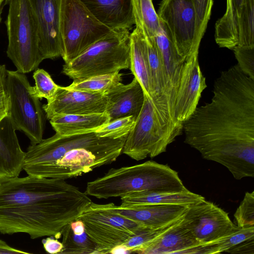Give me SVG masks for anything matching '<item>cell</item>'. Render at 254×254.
<instances>
[{
	"instance_id": "6da1fadb",
	"label": "cell",
	"mask_w": 254,
	"mask_h": 254,
	"mask_svg": "<svg viewBox=\"0 0 254 254\" xmlns=\"http://www.w3.org/2000/svg\"><path fill=\"white\" fill-rule=\"evenodd\" d=\"M209 103L183 123L185 142L236 180L254 177V79L235 65L215 81Z\"/></svg>"
},
{
	"instance_id": "7a4b0ae2",
	"label": "cell",
	"mask_w": 254,
	"mask_h": 254,
	"mask_svg": "<svg viewBox=\"0 0 254 254\" xmlns=\"http://www.w3.org/2000/svg\"><path fill=\"white\" fill-rule=\"evenodd\" d=\"M92 202L64 180L28 175L0 179V232L59 239Z\"/></svg>"
},
{
	"instance_id": "3957f363",
	"label": "cell",
	"mask_w": 254,
	"mask_h": 254,
	"mask_svg": "<svg viewBox=\"0 0 254 254\" xmlns=\"http://www.w3.org/2000/svg\"><path fill=\"white\" fill-rule=\"evenodd\" d=\"M127 135L100 137L94 132L62 136L56 133L30 144L23 166L28 175L62 179L81 176L115 161Z\"/></svg>"
},
{
	"instance_id": "277c9868",
	"label": "cell",
	"mask_w": 254,
	"mask_h": 254,
	"mask_svg": "<svg viewBox=\"0 0 254 254\" xmlns=\"http://www.w3.org/2000/svg\"><path fill=\"white\" fill-rule=\"evenodd\" d=\"M187 190L177 171L167 165L147 161L110 169L103 176L88 182L85 192L97 198L107 199L142 191Z\"/></svg>"
},
{
	"instance_id": "5b68a950",
	"label": "cell",
	"mask_w": 254,
	"mask_h": 254,
	"mask_svg": "<svg viewBox=\"0 0 254 254\" xmlns=\"http://www.w3.org/2000/svg\"><path fill=\"white\" fill-rule=\"evenodd\" d=\"M130 34L114 29L76 58L63 65L62 72L73 81L111 74L130 66Z\"/></svg>"
},
{
	"instance_id": "8992f818",
	"label": "cell",
	"mask_w": 254,
	"mask_h": 254,
	"mask_svg": "<svg viewBox=\"0 0 254 254\" xmlns=\"http://www.w3.org/2000/svg\"><path fill=\"white\" fill-rule=\"evenodd\" d=\"M5 24L8 36L7 57L17 70L26 73L36 69L44 60L39 49V30L29 0H7Z\"/></svg>"
},
{
	"instance_id": "52a82bcc",
	"label": "cell",
	"mask_w": 254,
	"mask_h": 254,
	"mask_svg": "<svg viewBox=\"0 0 254 254\" xmlns=\"http://www.w3.org/2000/svg\"><path fill=\"white\" fill-rule=\"evenodd\" d=\"M183 130L165 122L152 99L144 94L142 108L127 136L122 153L136 161L153 158L166 152Z\"/></svg>"
},
{
	"instance_id": "ba28073f",
	"label": "cell",
	"mask_w": 254,
	"mask_h": 254,
	"mask_svg": "<svg viewBox=\"0 0 254 254\" xmlns=\"http://www.w3.org/2000/svg\"><path fill=\"white\" fill-rule=\"evenodd\" d=\"M113 30L99 21L80 0H61L60 34L65 64Z\"/></svg>"
},
{
	"instance_id": "9c48e42d",
	"label": "cell",
	"mask_w": 254,
	"mask_h": 254,
	"mask_svg": "<svg viewBox=\"0 0 254 254\" xmlns=\"http://www.w3.org/2000/svg\"><path fill=\"white\" fill-rule=\"evenodd\" d=\"M77 219L83 222L86 233L96 246L98 254H110L133 235L149 229L120 214L110 203L91 202Z\"/></svg>"
},
{
	"instance_id": "30bf717a",
	"label": "cell",
	"mask_w": 254,
	"mask_h": 254,
	"mask_svg": "<svg viewBox=\"0 0 254 254\" xmlns=\"http://www.w3.org/2000/svg\"><path fill=\"white\" fill-rule=\"evenodd\" d=\"M6 87L10 102L9 115L16 130L23 132L31 144L39 143L47 118L27 77L18 70H7Z\"/></svg>"
},
{
	"instance_id": "8fae6325",
	"label": "cell",
	"mask_w": 254,
	"mask_h": 254,
	"mask_svg": "<svg viewBox=\"0 0 254 254\" xmlns=\"http://www.w3.org/2000/svg\"><path fill=\"white\" fill-rule=\"evenodd\" d=\"M157 13L180 56L189 58L198 54L194 45L196 14L192 0H162Z\"/></svg>"
},
{
	"instance_id": "7c38bea8",
	"label": "cell",
	"mask_w": 254,
	"mask_h": 254,
	"mask_svg": "<svg viewBox=\"0 0 254 254\" xmlns=\"http://www.w3.org/2000/svg\"><path fill=\"white\" fill-rule=\"evenodd\" d=\"M183 219L199 244H208L232 232L237 227L228 213L205 199L190 204Z\"/></svg>"
},
{
	"instance_id": "4fadbf2b",
	"label": "cell",
	"mask_w": 254,
	"mask_h": 254,
	"mask_svg": "<svg viewBox=\"0 0 254 254\" xmlns=\"http://www.w3.org/2000/svg\"><path fill=\"white\" fill-rule=\"evenodd\" d=\"M107 98L105 93L85 92L59 85L54 97L43 105L49 120L62 115H85L106 112Z\"/></svg>"
},
{
	"instance_id": "5bb4252c",
	"label": "cell",
	"mask_w": 254,
	"mask_h": 254,
	"mask_svg": "<svg viewBox=\"0 0 254 254\" xmlns=\"http://www.w3.org/2000/svg\"><path fill=\"white\" fill-rule=\"evenodd\" d=\"M37 21L39 49L43 60L62 57L60 34L61 0H29Z\"/></svg>"
},
{
	"instance_id": "9a60e30c",
	"label": "cell",
	"mask_w": 254,
	"mask_h": 254,
	"mask_svg": "<svg viewBox=\"0 0 254 254\" xmlns=\"http://www.w3.org/2000/svg\"><path fill=\"white\" fill-rule=\"evenodd\" d=\"M198 55L189 57L185 64L173 112L174 121L178 126H183V123L193 114L202 91L207 87L205 78L199 67Z\"/></svg>"
},
{
	"instance_id": "2e32d148",
	"label": "cell",
	"mask_w": 254,
	"mask_h": 254,
	"mask_svg": "<svg viewBox=\"0 0 254 254\" xmlns=\"http://www.w3.org/2000/svg\"><path fill=\"white\" fill-rule=\"evenodd\" d=\"M154 41L165 75V101L170 116L173 120L175 102L188 58L182 57L178 54L169 31L161 21V28L154 37Z\"/></svg>"
},
{
	"instance_id": "e0dca14e",
	"label": "cell",
	"mask_w": 254,
	"mask_h": 254,
	"mask_svg": "<svg viewBox=\"0 0 254 254\" xmlns=\"http://www.w3.org/2000/svg\"><path fill=\"white\" fill-rule=\"evenodd\" d=\"M111 207L123 215L149 229H156L169 225L181 218L188 205L149 204L130 207L110 203Z\"/></svg>"
},
{
	"instance_id": "ac0fdd59",
	"label": "cell",
	"mask_w": 254,
	"mask_h": 254,
	"mask_svg": "<svg viewBox=\"0 0 254 254\" xmlns=\"http://www.w3.org/2000/svg\"><path fill=\"white\" fill-rule=\"evenodd\" d=\"M105 94L108 100L105 113L109 122L128 116H132L136 120L143 105L144 92L135 77L130 83L121 82Z\"/></svg>"
},
{
	"instance_id": "d6986e66",
	"label": "cell",
	"mask_w": 254,
	"mask_h": 254,
	"mask_svg": "<svg viewBox=\"0 0 254 254\" xmlns=\"http://www.w3.org/2000/svg\"><path fill=\"white\" fill-rule=\"evenodd\" d=\"M183 216L144 246L138 253L184 254L189 249L199 244L186 225Z\"/></svg>"
},
{
	"instance_id": "ffe728a7",
	"label": "cell",
	"mask_w": 254,
	"mask_h": 254,
	"mask_svg": "<svg viewBox=\"0 0 254 254\" xmlns=\"http://www.w3.org/2000/svg\"><path fill=\"white\" fill-rule=\"evenodd\" d=\"M9 115L0 121V179L18 177L25 152L21 148Z\"/></svg>"
},
{
	"instance_id": "44dd1931",
	"label": "cell",
	"mask_w": 254,
	"mask_h": 254,
	"mask_svg": "<svg viewBox=\"0 0 254 254\" xmlns=\"http://www.w3.org/2000/svg\"><path fill=\"white\" fill-rule=\"evenodd\" d=\"M101 22L112 29H131V0H80Z\"/></svg>"
},
{
	"instance_id": "7402d4cb",
	"label": "cell",
	"mask_w": 254,
	"mask_h": 254,
	"mask_svg": "<svg viewBox=\"0 0 254 254\" xmlns=\"http://www.w3.org/2000/svg\"><path fill=\"white\" fill-rule=\"evenodd\" d=\"M205 198L187 190L179 191L148 190L130 193L121 197L124 207L149 204L189 205Z\"/></svg>"
},
{
	"instance_id": "603a6c76",
	"label": "cell",
	"mask_w": 254,
	"mask_h": 254,
	"mask_svg": "<svg viewBox=\"0 0 254 254\" xmlns=\"http://www.w3.org/2000/svg\"><path fill=\"white\" fill-rule=\"evenodd\" d=\"M106 113L85 115H62L50 120L56 133L62 136L72 135L94 132L108 123Z\"/></svg>"
},
{
	"instance_id": "cb8c5ba5",
	"label": "cell",
	"mask_w": 254,
	"mask_h": 254,
	"mask_svg": "<svg viewBox=\"0 0 254 254\" xmlns=\"http://www.w3.org/2000/svg\"><path fill=\"white\" fill-rule=\"evenodd\" d=\"M130 67L145 95L152 99V87L147 46L143 34L136 28L130 34Z\"/></svg>"
},
{
	"instance_id": "d4e9b609",
	"label": "cell",
	"mask_w": 254,
	"mask_h": 254,
	"mask_svg": "<svg viewBox=\"0 0 254 254\" xmlns=\"http://www.w3.org/2000/svg\"><path fill=\"white\" fill-rule=\"evenodd\" d=\"M244 0H227L226 10L215 25V40L221 48L230 50L238 45V21Z\"/></svg>"
},
{
	"instance_id": "484cf974",
	"label": "cell",
	"mask_w": 254,
	"mask_h": 254,
	"mask_svg": "<svg viewBox=\"0 0 254 254\" xmlns=\"http://www.w3.org/2000/svg\"><path fill=\"white\" fill-rule=\"evenodd\" d=\"M134 24L145 39H153L161 28V21L152 0H131Z\"/></svg>"
},
{
	"instance_id": "4316f807",
	"label": "cell",
	"mask_w": 254,
	"mask_h": 254,
	"mask_svg": "<svg viewBox=\"0 0 254 254\" xmlns=\"http://www.w3.org/2000/svg\"><path fill=\"white\" fill-rule=\"evenodd\" d=\"M63 248L60 254H98L95 243L86 231L76 234L71 229L69 223L61 231Z\"/></svg>"
},
{
	"instance_id": "83f0119b",
	"label": "cell",
	"mask_w": 254,
	"mask_h": 254,
	"mask_svg": "<svg viewBox=\"0 0 254 254\" xmlns=\"http://www.w3.org/2000/svg\"><path fill=\"white\" fill-rule=\"evenodd\" d=\"M122 74L119 72L92 76L81 80L73 81L66 87L91 93H106L122 82Z\"/></svg>"
},
{
	"instance_id": "f1b7e54d",
	"label": "cell",
	"mask_w": 254,
	"mask_h": 254,
	"mask_svg": "<svg viewBox=\"0 0 254 254\" xmlns=\"http://www.w3.org/2000/svg\"><path fill=\"white\" fill-rule=\"evenodd\" d=\"M254 47V0H244L238 21V43Z\"/></svg>"
},
{
	"instance_id": "f546056e",
	"label": "cell",
	"mask_w": 254,
	"mask_h": 254,
	"mask_svg": "<svg viewBox=\"0 0 254 254\" xmlns=\"http://www.w3.org/2000/svg\"><path fill=\"white\" fill-rule=\"evenodd\" d=\"M254 239V226L236 228L230 233L207 245L209 254L227 252L228 250L246 240Z\"/></svg>"
},
{
	"instance_id": "4dcf8cb0",
	"label": "cell",
	"mask_w": 254,
	"mask_h": 254,
	"mask_svg": "<svg viewBox=\"0 0 254 254\" xmlns=\"http://www.w3.org/2000/svg\"><path fill=\"white\" fill-rule=\"evenodd\" d=\"M196 14L195 49L198 51L201 40L210 18L213 0H192Z\"/></svg>"
},
{
	"instance_id": "1f68e13d",
	"label": "cell",
	"mask_w": 254,
	"mask_h": 254,
	"mask_svg": "<svg viewBox=\"0 0 254 254\" xmlns=\"http://www.w3.org/2000/svg\"><path fill=\"white\" fill-rule=\"evenodd\" d=\"M33 76L35 80V86H33L34 95L40 99L45 98L47 102L51 101L55 96L59 85L43 69H36Z\"/></svg>"
},
{
	"instance_id": "d6a6232c",
	"label": "cell",
	"mask_w": 254,
	"mask_h": 254,
	"mask_svg": "<svg viewBox=\"0 0 254 254\" xmlns=\"http://www.w3.org/2000/svg\"><path fill=\"white\" fill-rule=\"evenodd\" d=\"M135 121L132 116L118 118L99 127L94 132L100 137H121L128 134Z\"/></svg>"
},
{
	"instance_id": "836d02e7",
	"label": "cell",
	"mask_w": 254,
	"mask_h": 254,
	"mask_svg": "<svg viewBox=\"0 0 254 254\" xmlns=\"http://www.w3.org/2000/svg\"><path fill=\"white\" fill-rule=\"evenodd\" d=\"M239 227L254 226V191L246 192L234 214Z\"/></svg>"
},
{
	"instance_id": "e575fe53",
	"label": "cell",
	"mask_w": 254,
	"mask_h": 254,
	"mask_svg": "<svg viewBox=\"0 0 254 254\" xmlns=\"http://www.w3.org/2000/svg\"><path fill=\"white\" fill-rule=\"evenodd\" d=\"M232 50L240 69L254 79V47L237 45Z\"/></svg>"
},
{
	"instance_id": "d590c367",
	"label": "cell",
	"mask_w": 254,
	"mask_h": 254,
	"mask_svg": "<svg viewBox=\"0 0 254 254\" xmlns=\"http://www.w3.org/2000/svg\"><path fill=\"white\" fill-rule=\"evenodd\" d=\"M42 243L45 251L50 254H60L63 248L62 243L54 239L53 236L43 239Z\"/></svg>"
},
{
	"instance_id": "8d00e7d4",
	"label": "cell",
	"mask_w": 254,
	"mask_h": 254,
	"mask_svg": "<svg viewBox=\"0 0 254 254\" xmlns=\"http://www.w3.org/2000/svg\"><path fill=\"white\" fill-rule=\"evenodd\" d=\"M231 253L254 254V239L244 241L227 251Z\"/></svg>"
},
{
	"instance_id": "74e56055",
	"label": "cell",
	"mask_w": 254,
	"mask_h": 254,
	"mask_svg": "<svg viewBox=\"0 0 254 254\" xmlns=\"http://www.w3.org/2000/svg\"><path fill=\"white\" fill-rule=\"evenodd\" d=\"M10 102L7 92L0 96V121L9 115Z\"/></svg>"
},
{
	"instance_id": "f35d334b",
	"label": "cell",
	"mask_w": 254,
	"mask_h": 254,
	"mask_svg": "<svg viewBox=\"0 0 254 254\" xmlns=\"http://www.w3.org/2000/svg\"><path fill=\"white\" fill-rule=\"evenodd\" d=\"M30 254L22 250L10 247L6 242L0 240V254Z\"/></svg>"
},
{
	"instance_id": "ab89813d",
	"label": "cell",
	"mask_w": 254,
	"mask_h": 254,
	"mask_svg": "<svg viewBox=\"0 0 254 254\" xmlns=\"http://www.w3.org/2000/svg\"><path fill=\"white\" fill-rule=\"evenodd\" d=\"M6 66L4 64L0 65V96L6 92Z\"/></svg>"
},
{
	"instance_id": "60d3db41",
	"label": "cell",
	"mask_w": 254,
	"mask_h": 254,
	"mask_svg": "<svg viewBox=\"0 0 254 254\" xmlns=\"http://www.w3.org/2000/svg\"><path fill=\"white\" fill-rule=\"evenodd\" d=\"M7 0H0V10L2 9L4 4H6Z\"/></svg>"
},
{
	"instance_id": "b9f144b4",
	"label": "cell",
	"mask_w": 254,
	"mask_h": 254,
	"mask_svg": "<svg viewBox=\"0 0 254 254\" xmlns=\"http://www.w3.org/2000/svg\"><path fill=\"white\" fill-rule=\"evenodd\" d=\"M2 9H0V22L1 20V12H2Z\"/></svg>"
}]
</instances>
